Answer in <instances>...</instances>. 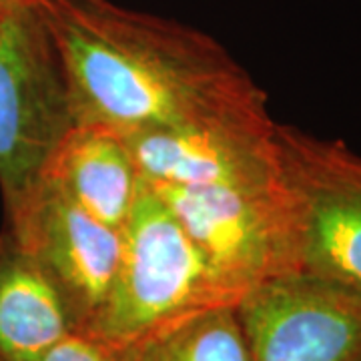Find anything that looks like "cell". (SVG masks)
Wrapping results in <instances>:
<instances>
[{
    "instance_id": "10",
    "label": "cell",
    "mask_w": 361,
    "mask_h": 361,
    "mask_svg": "<svg viewBox=\"0 0 361 361\" xmlns=\"http://www.w3.org/2000/svg\"><path fill=\"white\" fill-rule=\"evenodd\" d=\"M77 325L47 271L0 227V361H35Z\"/></svg>"
},
{
    "instance_id": "7",
    "label": "cell",
    "mask_w": 361,
    "mask_h": 361,
    "mask_svg": "<svg viewBox=\"0 0 361 361\" xmlns=\"http://www.w3.org/2000/svg\"><path fill=\"white\" fill-rule=\"evenodd\" d=\"M251 361H361V293L287 273L237 303Z\"/></svg>"
},
{
    "instance_id": "4",
    "label": "cell",
    "mask_w": 361,
    "mask_h": 361,
    "mask_svg": "<svg viewBox=\"0 0 361 361\" xmlns=\"http://www.w3.org/2000/svg\"><path fill=\"white\" fill-rule=\"evenodd\" d=\"M295 221L297 273L361 293V155L337 139L277 125Z\"/></svg>"
},
{
    "instance_id": "2",
    "label": "cell",
    "mask_w": 361,
    "mask_h": 361,
    "mask_svg": "<svg viewBox=\"0 0 361 361\" xmlns=\"http://www.w3.org/2000/svg\"><path fill=\"white\" fill-rule=\"evenodd\" d=\"M121 231V263L103 310L87 329L92 336L127 348L195 313L243 299L145 180Z\"/></svg>"
},
{
    "instance_id": "3",
    "label": "cell",
    "mask_w": 361,
    "mask_h": 361,
    "mask_svg": "<svg viewBox=\"0 0 361 361\" xmlns=\"http://www.w3.org/2000/svg\"><path fill=\"white\" fill-rule=\"evenodd\" d=\"M75 111L61 56L32 0L0 14V193L11 211L44 175L73 129Z\"/></svg>"
},
{
    "instance_id": "11",
    "label": "cell",
    "mask_w": 361,
    "mask_h": 361,
    "mask_svg": "<svg viewBox=\"0 0 361 361\" xmlns=\"http://www.w3.org/2000/svg\"><path fill=\"white\" fill-rule=\"evenodd\" d=\"M127 351L130 361H251L237 305L195 313Z\"/></svg>"
},
{
    "instance_id": "13",
    "label": "cell",
    "mask_w": 361,
    "mask_h": 361,
    "mask_svg": "<svg viewBox=\"0 0 361 361\" xmlns=\"http://www.w3.org/2000/svg\"><path fill=\"white\" fill-rule=\"evenodd\" d=\"M11 2H13V0H0V14L8 8V4H11Z\"/></svg>"
},
{
    "instance_id": "8",
    "label": "cell",
    "mask_w": 361,
    "mask_h": 361,
    "mask_svg": "<svg viewBox=\"0 0 361 361\" xmlns=\"http://www.w3.org/2000/svg\"><path fill=\"white\" fill-rule=\"evenodd\" d=\"M4 225L56 285L77 329L87 331L115 283L123 231L94 219L47 179L4 211Z\"/></svg>"
},
{
    "instance_id": "12",
    "label": "cell",
    "mask_w": 361,
    "mask_h": 361,
    "mask_svg": "<svg viewBox=\"0 0 361 361\" xmlns=\"http://www.w3.org/2000/svg\"><path fill=\"white\" fill-rule=\"evenodd\" d=\"M35 361H130L127 348H118L89 331L75 329L59 339Z\"/></svg>"
},
{
    "instance_id": "5",
    "label": "cell",
    "mask_w": 361,
    "mask_h": 361,
    "mask_svg": "<svg viewBox=\"0 0 361 361\" xmlns=\"http://www.w3.org/2000/svg\"><path fill=\"white\" fill-rule=\"evenodd\" d=\"M147 185L241 295L267 279L297 273L295 221L285 177L265 187Z\"/></svg>"
},
{
    "instance_id": "6",
    "label": "cell",
    "mask_w": 361,
    "mask_h": 361,
    "mask_svg": "<svg viewBox=\"0 0 361 361\" xmlns=\"http://www.w3.org/2000/svg\"><path fill=\"white\" fill-rule=\"evenodd\" d=\"M277 121L255 115L123 135L142 180L169 187H265L283 180Z\"/></svg>"
},
{
    "instance_id": "9",
    "label": "cell",
    "mask_w": 361,
    "mask_h": 361,
    "mask_svg": "<svg viewBox=\"0 0 361 361\" xmlns=\"http://www.w3.org/2000/svg\"><path fill=\"white\" fill-rule=\"evenodd\" d=\"M42 179L113 229L129 221L142 183L125 137L94 125L66 133Z\"/></svg>"
},
{
    "instance_id": "1",
    "label": "cell",
    "mask_w": 361,
    "mask_h": 361,
    "mask_svg": "<svg viewBox=\"0 0 361 361\" xmlns=\"http://www.w3.org/2000/svg\"><path fill=\"white\" fill-rule=\"evenodd\" d=\"M51 35L77 125L121 135L269 111L219 40L113 0H32Z\"/></svg>"
}]
</instances>
